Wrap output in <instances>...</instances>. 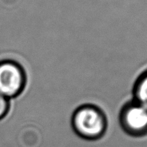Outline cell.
<instances>
[{
  "label": "cell",
  "instance_id": "obj_5",
  "mask_svg": "<svg viewBox=\"0 0 147 147\" xmlns=\"http://www.w3.org/2000/svg\"><path fill=\"white\" fill-rule=\"evenodd\" d=\"M10 110V100L0 94V120L8 114Z\"/></svg>",
  "mask_w": 147,
  "mask_h": 147
},
{
  "label": "cell",
  "instance_id": "obj_1",
  "mask_svg": "<svg viewBox=\"0 0 147 147\" xmlns=\"http://www.w3.org/2000/svg\"><path fill=\"white\" fill-rule=\"evenodd\" d=\"M74 131L86 140H97L104 136L108 127L105 114L97 106L84 105L78 107L72 115Z\"/></svg>",
  "mask_w": 147,
  "mask_h": 147
},
{
  "label": "cell",
  "instance_id": "obj_2",
  "mask_svg": "<svg viewBox=\"0 0 147 147\" xmlns=\"http://www.w3.org/2000/svg\"><path fill=\"white\" fill-rule=\"evenodd\" d=\"M26 74L22 67L13 60L0 61V94L12 99L22 93Z\"/></svg>",
  "mask_w": 147,
  "mask_h": 147
},
{
  "label": "cell",
  "instance_id": "obj_3",
  "mask_svg": "<svg viewBox=\"0 0 147 147\" xmlns=\"http://www.w3.org/2000/svg\"><path fill=\"white\" fill-rule=\"evenodd\" d=\"M119 123L126 134L134 138L147 136V109L134 100L123 106Z\"/></svg>",
  "mask_w": 147,
  "mask_h": 147
},
{
  "label": "cell",
  "instance_id": "obj_4",
  "mask_svg": "<svg viewBox=\"0 0 147 147\" xmlns=\"http://www.w3.org/2000/svg\"><path fill=\"white\" fill-rule=\"evenodd\" d=\"M134 101L147 109V70L138 77L133 87Z\"/></svg>",
  "mask_w": 147,
  "mask_h": 147
}]
</instances>
